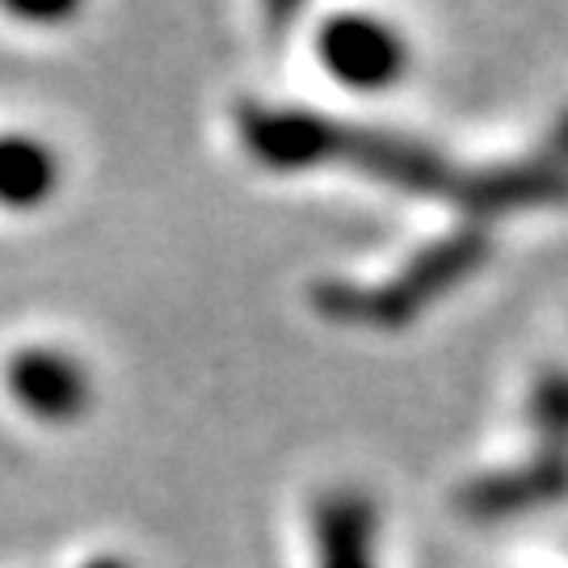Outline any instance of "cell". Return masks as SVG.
Masks as SVG:
<instances>
[{
    "label": "cell",
    "mask_w": 568,
    "mask_h": 568,
    "mask_svg": "<svg viewBox=\"0 0 568 568\" xmlns=\"http://www.w3.org/2000/svg\"><path fill=\"white\" fill-rule=\"evenodd\" d=\"M488 241L485 232H459L450 241L434 244L422 253V262L408 265V274H400L396 283H387L384 291H358V286H321L316 304L342 316V321H371V325H405L413 312L443 295L450 286H459L485 262Z\"/></svg>",
    "instance_id": "1"
},
{
    "label": "cell",
    "mask_w": 568,
    "mask_h": 568,
    "mask_svg": "<svg viewBox=\"0 0 568 568\" xmlns=\"http://www.w3.org/2000/svg\"><path fill=\"white\" fill-rule=\"evenodd\" d=\"M4 379H9V392H13L21 413H30L34 422H47V426L77 422L93 400V379H89L84 363L72 358L68 349H55V345L21 349L9 363Z\"/></svg>",
    "instance_id": "2"
},
{
    "label": "cell",
    "mask_w": 568,
    "mask_h": 568,
    "mask_svg": "<svg viewBox=\"0 0 568 568\" xmlns=\"http://www.w3.org/2000/svg\"><path fill=\"white\" fill-rule=\"evenodd\" d=\"M321 60L333 72V81L375 93V89H392L405 77L408 47L384 21L333 18L321 34Z\"/></svg>",
    "instance_id": "3"
},
{
    "label": "cell",
    "mask_w": 568,
    "mask_h": 568,
    "mask_svg": "<svg viewBox=\"0 0 568 568\" xmlns=\"http://www.w3.org/2000/svg\"><path fill=\"white\" fill-rule=\"evenodd\" d=\"M560 497H568V455L544 450L518 471H497V476L476 480L464 493V509L476 518H509V514L551 506Z\"/></svg>",
    "instance_id": "4"
},
{
    "label": "cell",
    "mask_w": 568,
    "mask_h": 568,
    "mask_svg": "<svg viewBox=\"0 0 568 568\" xmlns=\"http://www.w3.org/2000/svg\"><path fill=\"white\" fill-rule=\"evenodd\" d=\"M316 556L321 568H375V506L366 493L337 488L316 501Z\"/></svg>",
    "instance_id": "5"
},
{
    "label": "cell",
    "mask_w": 568,
    "mask_h": 568,
    "mask_svg": "<svg viewBox=\"0 0 568 568\" xmlns=\"http://www.w3.org/2000/svg\"><path fill=\"white\" fill-rule=\"evenodd\" d=\"M63 182L60 152L30 131L0 135V211L30 215L55 199Z\"/></svg>",
    "instance_id": "6"
},
{
    "label": "cell",
    "mask_w": 568,
    "mask_h": 568,
    "mask_svg": "<svg viewBox=\"0 0 568 568\" xmlns=\"http://www.w3.org/2000/svg\"><path fill=\"white\" fill-rule=\"evenodd\" d=\"M530 417L539 426L544 450L568 455V371H551L535 387V400H530Z\"/></svg>",
    "instance_id": "7"
},
{
    "label": "cell",
    "mask_w": 568,
    "mask_h": 568,
    "mask_svg": "<svg viewBox=\"0 0 568 568\" xmlns=\"http://www.w3.org/2000/svg\"><path fill=\"white\" fill-rule=\"evenodd\" d=\"M89 568H126V565H122V560H110V556H105V560H93Z\"/></svg>",
    "instance_id": "8"
}]
</instances>
